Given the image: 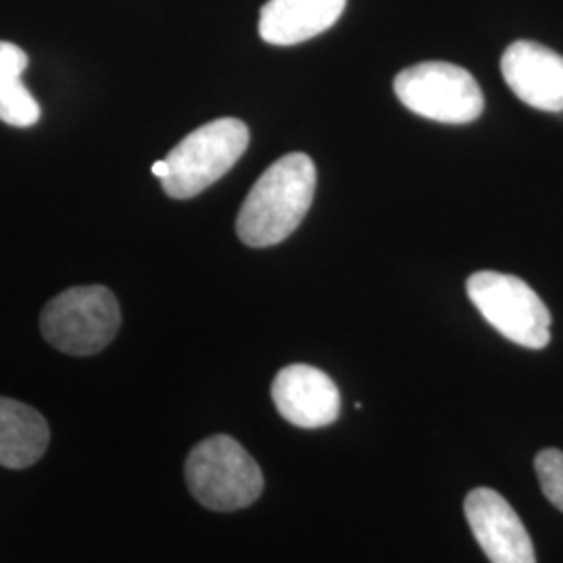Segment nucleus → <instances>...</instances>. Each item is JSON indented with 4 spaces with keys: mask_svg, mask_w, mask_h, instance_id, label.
Instances as JSON below:
<instances>
[{
    "mask_svg": "<svg viewBox=\"0 0 563 563\" xmlns=\"http://www.w3.org/2000/svg\"><path fill=\"white\" fill-rule=\"evenodd\" d=\"M316 181V165L305 153L284 155L269 165L242 202L236 220L239 239L253 249L286 241L305 220Z\"/></svg>",
    "mask_w": 563,
    "mask_h": 563,
    "instance_id": "f257e3e1",
    "label": "nucleus"
},
{
    "mask_svg": "<svg viewBox=\"0 0 563 563\" xmlns=\"http://www.w3.org/2000/svg\"><path fill=\"white\" fill-rule=\"evenodd\" d=\"M184 472L192 497L213 511L244 509L262 497L260 463L239 441L225 434H216L192 446Z\"/></svg>",
    "mask_w": 563,
    "mask_h": 563,
    "instance_id": "f03ea898",
    "label": "nucleus"
},
{
    "mask_svg": "<svg viewBox=\"0 0 563 563\" xmlns=\"http://www.w3.org/2000/svg\"><path fill=\"white\" fill-rule=\"evenodd\" d=\"M246 123L234 118L209 121L188 134L165 157L163 190L172 199H192L225 176L249 146Z\"/></svg>",
    "mask_w": 563,
    "mask_h": 563,
    "instance_id": "7ed1b4c3",
    "label": "nucleus"
},
{
    "mask_svg": "<svg viewBox=\"0 0 563 563\" xmlns=\"http://www.w3.org/2000/svg\"><path fill=\"white\" fill-rule=\"evenodd\" d=\"M121 309L104 286L67 288L42 309V336L60 353L86 357L101 353L120 332Z\"/></svg>",
    "mask_w": 563,
    "mask_h": 563,
    "instance_id": "20e7f679",
    "label": "nucleus"
},
{
    "mask_svg": "<svg viewBox=\"0 0 563 563\" xmlns=\"http://www.w3.org/2000/svg\"><path fill=\"white\" fill-rule=\"evenodd\" d=\"M470 301L507 341L526 349L551 342V313L543 299L518 276L476 272L465 284Z\"/></svg>",
    "mask_w": 563,
    "mask_h": 563,
    "instance_id": "39448f33",
    "label": "nucleus"
},
{
    "mask_svg": "<svg viewBox=\"0 0 563 563\" xmlns=\"http://www.w3.org/2000/svg\"><path fill=\"white\" fill-rule=\"evenodd\" d=\"M397 99L416 115L441 123H472L483 115L484 95L460 65L428 60L395 78Z\"/></svg>",
    "mask_w": 563,
    "mask_h": 563,
    "instance_id": "423d86ee",
    "label": "nucleus"
},
{
    "mask_svg": "<svg viewBox=\"0 0 563 563\" xmlns=\"http://www.w3.org/2000/svg\"><path fill=\"white\" fill-rule=\"evenodd\" d=\"M465 520L490 563H537L520 516L493 488H474L463 504Z\"/></svg>",
    "mask_w": 563,
    "mask_h": 563,
    "instance_id": "0eeeda50",
    "label": "nucleus"
},
{
    "mask_svg": "<svg viewBox=\"0 0 563 563\" xmlns=\"http://www.w3.org/2000/svg\"><path fill=\"white\" fill-rule=\"evenodd\" d=\"M272 399L286 422L305 430L330 426L341 416L339 386L325 372L305 363H292L276 374Z\"/></svg>",
    "mask_w": 563,
    "mask_h": 563,
    "instance_id": "6e6552de",
    "label": "nucleus"
},
{
    "mask_svg": "<svg viewBox=\"0 0 563 563\" xmlns=\"http://www.w3.org/2000/svg\"><path fill=\"white\" fill-rule=\"evenodd\" d=\"M501 74L520 101L539 111L562 113L563 57L560 53L539 42H514L504 53Z\"/></svg>",
    "mask_w": 563,
    "mask_h": 563,
    "instance_id": "1a4fd4ad",
    "label": "nucleus"
},
{
    "mask_svg": "<svg viewBox=\"0 0 563 563\" xmlns=\"http://www.w3.org/2000/svg\"><path fill=\"white\" fill-rule=\"evenodd\" d=\"M346 0H267L260 13V36L274 46H292L330 30Z\"/></svg>",
    "mask_w": 563,
    "mask_h": 563,
    "instance_id": "9d476101",
    "label": "nucleus"
},
{
    "mask_svg": "<svg viewBox=\"0 0 563 563\" xmlns=\"http://www.w3.org/2000/svg\"><path fill=\"white\" fill-rule=\"evenodd\" d=\"M51 441L41 411L25 402L0 397V465L25 470L42 460Z\"/></svg>",
    "mask_w": 563,
    "mask_h": 563,
    "instance_id": "9b49d317",
    "label": "nucleus"
},
{
    "mask_svg": "<svg viewBox=\"0 0 563 563\" xmlns=\"http://www.w3.org/2000/svg\"><path fill=\"white\" fill-rule=\"evenodd\" d=\"M27 55L13 42L0 41V121L13 128H30L41 120L38 101L21 81Z\"/></svg>",
    "mask_w": 563,
    "mask_h": 563,
    "instance_id": "f8f14e48",
    "label": "nucleus"
},
{
    "mask_svg": "<svg viewBox=\"0 0 563 563\" xmlns=\"http://www.w3.org/2000/svg\"><path fill=\"white\" fill-rule=\"evenodd\" d=\"M534 470L544 497L563 511V451L544 449L534 460Z\"/></svg>",
    "mask_w": 563,
    "mask_h": 563,
    "instance_id": "ddd939ff",
    "label": "nucleus"
},
{
    "mask_svg": "<svg viewBox=\"0 0 563 563\" xmlns=\"http://www.w3.org/2000/svg\"><path fill=\"white\" fill-rule=\"evenodd\" d=\"M153 174L162 180V178H165V174H167V163H165V159H162V162L155 163L153 165Z\"/></svg>",
    "mask_w": 563,
    "mask_h": 563,
    "instance_id": "4468645a",
    "label": "nucleus"
}]
</instances>
